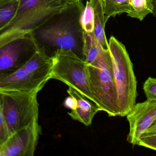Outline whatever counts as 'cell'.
<instances>
[{
    "mask_svg": "<svg viewBox=\"0 0 156 156\" xmlns=\"http://www.w3.org/2000/svg\"><path fill=\"white\" fill-rule=\"evenodd\" d=\"M80 24L86 33H93L94 30V15L90 2L87 0L80 16Z\"/></svg>",
    "mask_w": 156,
    "mask_h": 156,
    "instance_id": "obj_16",
    "label": "cell"
},
{
    "mask_svg": "<svg viewBox=\"0 0 156 156\" xmlns=\"http://www.w3.org/2000/svg\"><path fill=\"white\" fill-rule=\"evenodd\" d=\"M132 10L127 16L142 21L147 15L152 13L153 0H130Z\"/></svg>",
    "mask_w": 156,
    "mask_h": 156,
    "instance_id": "obj_15",
    "label": "cell"
},
{
    "mask_svg": "<svg viewBox=\"0 0 156 156\" xmlns=\"http://www.w3.org/2000/svg\"><path fill=\"white\" fill-rule=\"evenodd\" d=\"M31 31L0 46V77L9 75L25 64L38 50Z\"/></svg>",
    "mask_w": 156,
    "mask_h": 156,
    "instance_id": "obj_8",
    "label": "cell"
},
{
    "mask_svg": "<svg viewBox=\"0 0 156 156\" xmlns=\"http://www.w3.org/2000/svg\"><path fill=\"white\" fill-rule=\"evenodd\" d=\"M51 58L50 79L58 80L76 90L96 104L89 88L85 70V62L71 50L60 49Z\"/></svg>",
    "mask_w": 156,
    "mask_h": 156,
    "instance_id": "obj_7",
    "label": "cell"
},
{
    "mask_svg": "<svg viewBox=\"0 0 156 156\" xmlns=\"http://www.w3.org/2000/svg\"><path fill=\"white\" fill-rule=\"evenodd\" d=\"M19 2L20 0H0V29L12 20Z\"/></svg>",
    "mask_w": 156,
    "mask_h": 156,
    "instance_id": "obj_14",
    "label": "cell"
},
{
    "mask_svg": "<svg viewBox=\"0 0 156 156\" xmlns=\"http://www.w3.org/2000/svg\"><path fill=\"white\" fill-rule=\"evenodd\" d=\"M42 133L38 119L16 132L2 144L0 156H33Z\"/></svg>",
    "mask_w": 156,
    "mask_h": 156,
    "instance_id": "obj_9",
    "label": "cell"
},
{
    "mask_svg": "<svg viewBox=\"0 0 156 156\" xmlns=\"http://www.w3.org/2000/svg\"><path fill=\"white\" fill-rule=\"evenodd\" d=\"M145 94L148 100H156V78L149 77L143 86Z\"/></svg>",
    "mask_w": 156,
    "mask_h": 156,
    "instance_id": "obj_19",
    "label": "cell"
},
{
    "mask_svg": "<svg viewBox=\"0 0 156 156\" xmlns=\"http://www.w3.org/2000/svg\"><path fill=\"white\" fill-rule=\"evenodd\" d=\"M84 6L83 3L68 5L66 9L32 30L38 48L43 49L50 57L58 49L71 50L84 60L80 16Z\"/></svg>",
    "mask_w": 156,
    "mask_h": 156,
    "instance_id": "obj_2",
    "label": "cell"
},
{
    "mask_svg": "<svg viewBox=\"0 0 156 156\" xmlns=\"http://www.w3.org/2000/svg\"><path fill=\"white\" fill-rule=\"evenodd\" d=\"M92 6L94 15V34L95 38L102 47L105 50L109 49L108 41L105 34L104 13L102 0H89Z\"/></svg>",
    "mask_w": 156,
    "mask_h": 156,
    "instance_id": "obj_12",
    "label": "cell"
},
{
    "mask_svg": "<svg viewBox=\"0 0 156 156\" xmlns=\"http://www.w3.org/2000/svg\"><path fill=\"white\" fill-rule=\"evenodd\" d=\"M126 116L130 125L127 142L136 145L156 120V100L147 99L144 102L136 103Z\"/></svg>",
    "mask_w": 156,
    "mask_h": 156,
    "instance_id": "obj_10",
    "label": "cell"
},
{
    "mask_svg": "<svg viewBox=\"0 0 156 156\" xmlns=\"http://www.w3.org/2000/svg\"><path fill=\"white\" fill-rule=\"evenodd\" d=\"M52 67L51 58L39 49L18 70L0 77V92L40 91L50 79Z\"/></svg>",
    "mask_w": 156,
    "mask_h": 156,
    "instance_id": "obj_4",
    "label": "cell"
},
{
    "mask_svg": "<svg viewBox=\"0 0 156 156\" xmlns=\"http://www.w3.org/2000/svg\"><path fill=\"white\" fill-rule=\"evenodd\" d=\"M153 5L154 8L152 14L154 16H156V0H153Z\"/></svg>",
    "mask_w": 156,
    "mask_h": 156,
    "instance_id": "obj_22",
    "label": "cell"
},
{
    "mask_svg": "<svg viewBox=\"0 0 156 156\" xmlns=\"http://www.w3.org/2000/svg\"><path fill=\"white\" fill-rule=\"evenodd\" d=\"M67 93L76 100V107L68 114L72 119L79 121L86 126L92 124L95 114L101 111L97 104L87 99L75 89L69 87Z\"/></svg>",
    "mask_w": 156,
    "mask_h": 156,
    "instance_id": "obj_11",
    "label": "cell"
},
{
    "mask_svg": "<svg viewBox=\"0 0 156 156\" xmlns=\"http://www.w3.org/2000/svg\"><path fill=\"white\" fill-rule=\"evenodd\" d=\"M9 136L10 135L4 113L2 96L0 94V141L2 143H4Z\"/></svg>",
    "mask_w": 156,
    "mask_h": 156,
    "instance_id": "obj_18",
    "label": "cell"
},
{
    "mask_svg": "<svg viewBox=\"0 0 156 156\" xmlns=\"http://www.w3.org/2000/svg\"><path fill=\"white\" fill-rule=\"evenodd\" d=\"M85 0H64L66 4L71 5L74 4L82 3Z\"/></svg>",
    "mask_w": 156,
    "mask_h": 156,
    "instance_id": "obj_21",
    "label": "cell"
},
{
    "mask_svg": "<svg viewBox=\"0 0 156 156\" xmlns=\"http://www.w3.org/2000/svg\"><path fill=\"white\" fill-rule=\"evenodd\" d=\"M76 100L72 96H69L65 100L64 105L66 108L71 110H74L76 107Z\"/></svg>",
    "mask_w": 156,
    "mask_h": 156,
    "instance_id": "obj_20",
    "label": "cell"
},
{
    "mask_svg": "<svg viewBox=\"0 0 156 156\" xmlns=\"http://www.w3.org/2000/svg\"><path fill=\"white\" fill-rule=\"evenodd\" d=\"M39 92H0L10 136L38 119Z\"/></svg>",
    "mask_w": 156,
    "mask_h": 156,
    "instance_id": "obj_6",
    "label": "cell"
},
{
    "mask_svg": "<svg viewBox=\"0 0 156 156\" xmlns=\"http://www.w3.org/2000/svg\"><path fill=\"white\" fill-rule=\"evenodd\" d=\"M156 131V120L147 131Z\"/></svg>",
    "mask_w": 156,
    "mask_h": 156,
    "instance_id": "obj_23",
    "label": "cell"
},
{
    "mask_svg": "<svg viewBox=\"0 0 156 156\" xmlns=\"http://www.w3.org/2000/svg\"><path fill=\"white\" fill-rule=\"evenodd\" d=\"M137 145L156 151V131L146 132L139 139Z\"/></svg>",
    "mask_w": 156,
    "mask_h": 156,
    "instance_id": "obj_17",
    "label": "cell"
},
{
    "mask_svg": "<svg viewBox=\"0 0 156 156\" xmlns=\"http://www.w3.org/2000/svg\"><path fill=\"white\" fill-rule=\"evenodd\" d=\"M105 20L107 23L111 17L123 13L129 14L132 9L130 0H102Z\"/></svg>",
    "mask_w": 156,
    "mask_h": 156,
    "instance_id": "obj_13",
    "label": "cell"
},
{
    "mask_svg": "<svg viewBox=\"0 0 156 156\" xmlns=\"http://www.w3.org/2000/svg\"><path fill=\"white\" fill-rule=\"evenodd\" d=\"M2 142L0 141V149H1V146H2Z\"/></svg>",
    "mask_w": 156,
    "mask_h": 156,
    "instance_id": "obj_24",
    "label": "cell"
},
{
    "mask_svg": "<svg viewBox=\"0 0 156 156\" xmlns=\"http://www.w3.org/2000/svg\"><path fill=\"white\" fill-rule=\"evenodd\" d=\"M84 60L89 88L101 111L119 116L118 96L109 49L97 41L94 32H83Z\"/></svg>",
    "mask_w": 156,
    "mask_h": 156,
    "instance_id": "obj_1",
    "label": "cell"
},
{
    "mask_svg": "<svg viewBox=\"0 0 156 156\" xmlns=\"http://www.w3.org/2000/svg\"><path fill=\"white\" fill-rule=\"evenodd\" d=\"M67 7L64 0H20L14 17L4 31L11 38L31 32Z\"/></svg>",
    "mask_w": 156,
    "mask_h": 156,
    "instance_id": "obj_5",
    "label": "cell"
},
{
    "mask_svg": "<svg viewBox=\"0 0 156 156\" xmlns=\"http://www.w3.org/2000/svg\"><path fill=\"white\" fill-rule=\"evenodd\" d=\"M119 105V116H126L136 103L137 81L124 45L114 36L108 41Z\"/></svg>",
    "mask_w": 156,
    "mask_h": 156,
    "instance_id": "obj_3",
    "label": "cell"
}]
</instances>
